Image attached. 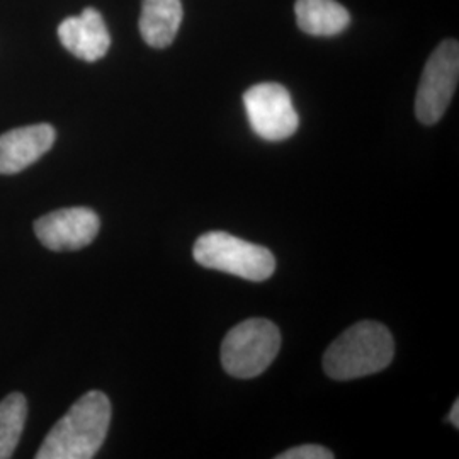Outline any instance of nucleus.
<instances>
[{"instance_id":"obj_11","label":"nucleus","mask_w":459,"mask_h":459,"mask_svg":"<svg viewBox=\"0 0 459 459\" xmlns=\"http://www.w3.org/2000/svg\"><path fill=\"white\" fill-rule=\"evenodd\" d=\"M296 22L303 33L335 36L349 26L351 16L337 0H296Z\"/></svg>"},{"instance_id":"obj_7","label":"nucleus","mask_w":459,"mask_h":459,"mask_svg":"<svg viewBox=\"0 0 459 459\" xmlns=\"http://www.w3.org/2000/svg\"><path fill=\"white\" fill-rule=\"evenodd\" d=\"M100 221L91 208H64L34 223L38 240L49 250H79L98 237Z\"/></svg>"},{"instance_id":"obj_2","label":"nucleus","mask_w":459,"mask_h":459,"mask_svg":"<svg viewBox=\"0 0 459 459\" xmlns=\"http://www.w3.org/2000/svg\"><path fill=\"white\" fill-rule=\"evenodd\" d=\"M394 341L390 330L364 320L335 339L324 356V369L337 381L369 377L394 361Z\"/></svg>"},{"instance_id":"obj_9","label":"nucleus","mask_w":459,"mask_h":459,"mask_svg":"<svg viewBox=\"0 0 459 459\" xmlns=\"http://www.w3.org/2000/svg\"><path fill=\"white\" fill-rule=\"evenodd\" d=\"M58 38L72 55L85 62H98L111 47V36L100 13L87 7L81 16L66 17L58 26Z\"/></svg>"},{"instance_id":"obj_14","label":"nucleus","mask_w":459,"mask_h":459,"mask_svg":"<svg viewBox=\"0 0 459 459\" xmlns=\"http://www.w3.org/2000/svg\"><path fill=\"white\" fill-rule=\"evenodd\" d=\"M449 422L453 424V426L456 427L458 429L459 427V402L456 400L455 402V405H453V409H451V411H449Z\"/></svg>"},{"instance_id":"obj_3","label":"nucleus","mask_w":459,"mask_h":459,"mask_svg":"<svg viewBox=\"0 0 459 459\" xmlns=\"http://www.w3.org/2000/svg\"><path fill=\"white\" fill-rule=\"evenodd\" d=\"M193 255L203 267L247 281H265L276 271L269 248L242 240L227 231H208L197 238Z\"/></svg>"},{"instance_id":"obj_5","label":"nucleus","mask_w":459,"mask_h":459,"mask_svg":"<svg viewBox=\"0 0 459 459\" xmlns=\"http://www.w3.org/2000/svg\"><path fill=\"white\" fill-rule=\"evenodd\" d=\"M459 77V45L446 39L424 66L415 98V115L422 125H436L455 96Z\"/></svg>"},{"instance_id":"obj_10","label":"nucleus","mask_w":459,"mask_h":459,"mask_svg":"<svg viewBox=\"0 0 459 459\" xmlns=\"http://www.w3.org/2000/svg\"><path fill=\"white\" fill-rule=\"evenodd\" d=\"M181 0H143L140 16V33L153 48L169 47L179 33L182 24Z\"/></svg>"},{"instance_id":"obj_1","label":"nucleus","mask_w":459,"mask_h":459,"mask_svg":"<svg viewBox=\"0 0 459 459\" xmlns=\"http://www.w3.org/2000/svg\"><path fill=\"white\" fill-rule=\"evenodd\" d=\"M111 424V402L102 392L81 396L49 430L38 459H91L98 455Z\"/></svg>"},{"instance_id":"obj_13","label":"nucleus","mask_w":459,"mask_h":459,"mask_svg":"<svg viewBox=\"0 0 459 459\" xmlns=\"http://www.w3.org/2000/svg\"><path fill=\"white\" fill-rule=\"evenodd\" d=\"M333 453L318 444H305V446H298L293 449L284 451L282 455H279L278 459H332Z\"/></svg>"},{"instance_id":"obj_8","label":"nucleus","mask_w":459,"mask_h":459,"mask_svg":"<svg viewBox=\"0 0 459 459\" xmlns=\"http://www.w3.org/2000/svg\"><path fill=\"white\" fill-rule=\"evenodd\" d=\"M51 125H31L0 134V174L11 176L39 160L53 147Z\"/></svg>"},{"instance_id":"obj_4","label":"nucleus","mask_w":459,"mask_h":459,"mask_svg":"<svg viewBox=\"0 0 459 459\" xmlns=\"http://www.w3.org/2000/svg\"><path fill=\"white\" fill-rule=\"evenodd\" d=\"M281 347L279 328L265 318H250L231 328L221 344V364L231 377H259L273 364Z\"/></svg>"},{"instance_id":"obj_12","label":"nucleus","mask_w":459,"mask_h":459,"mask_svg":"<svg viewBox=\"0 0 459 459\" xmlns=\"http://www.w3.org/2000/svg\"><path fill=\"white\" fill-rule=\"evenodd\" d=\"M28 402L24 394H7L0 402V459L11 458L24 430Z\"/></svg>"},{"instance_id":"obj_6","label":"nucleus","mask_w":459,"mask_h":459,"mask_svg":"<svg viewBox=\"0 0 459 459\" xmlns=\"http://www.w3.org/2000/svg\"><path fill=\"white\" fill-rule=\"evenodd\" d=\"M247 117L254 133L267 142H282L295 134L299 117L290 92L281 83L264 82L244 94Z\"/></svg>"}]
</instances>
